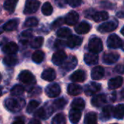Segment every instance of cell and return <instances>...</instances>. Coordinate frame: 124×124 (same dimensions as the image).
<instances>
[{"mask_svg": "<svg viewBox=\"0 0 124 124\" xmlns=\"http://www.w3.org/2000/svg\"><path fill=\"white\" fill-rule=\"evenodd\" d=\"M5 106L11 112H19L25 106V101L20 98H8L5 101Z\"/></svg>", "mask_w": 124, "mask_h": 124, "instance_id": "cell-1", "label": "cell"}, {"mask_svg": "<svg viewBox=\"0 0 124 124\" xmlns=\"http://www.w3.org/2000/svg\"><path fill=\"white\" fill-rule=\"evenodd\" d=\"M88 48L91 52L94 53L101 52L103 50V44L102 40L97 37L91 39L88 45Z\"/></svg>", "mask_w": 124, "mask_h": 124, "instance_id": "cell-2", "label": "cell"}, {"mask_svg": "<svg viewBox=\"0 0 124 124\" xmlns=\"http://www.w3.org/2000/svg\"><path fill=\"white\" fill-rule=\"evenodd\" d=\"M40 6V2L38 0H26L23 12L25 15L32 14L36 12Z\"/></svg>", "mask_w": 124, "mask_h": 124, "instance_id": "cell-3", "label": "cell"}, {"mask_svg": "<svg viewBox=\"0 0 124 124\" xmlns=\"http://www.w3.org/2000/svg\"><path fill=\"white\" fill-rule=\"evenodd\" d=\"M18 78L20 82L26 85H32L36 83V79L33 75L28 70L22 71L20 73Z\"/></svg>", "mask_w": 124, "mask_h": 124, "instance_id": "cell-4", "label": "cell"}, {"mask_svg": "<svg viewBox=\"0 0 124 124\" xmlns=\"http://www.w3.org/2000/svg\"><path fill=\"white\" fill-rule=\"evenodd\" d=\"M123 41L122 39L116 34H112L110 35L107 41V45L108 48H113V49H116L122 47L123 45Z\"/></svg>", "mask_w": 124, "mask_h": 124, "instance_id": "cell-5", "label": "cell"}, {"mask_svg": "<svg viewBox=\"0 0 124 124\" xmlns=\"http://www.w3.org/2000/svg\"><path fill=\"white\" fill-rule=\"evenodd\" d=\"M52 109H53L52 107H49V106L46 105V106L39 109L35 113L34 115L41 119H46L52 114V113L54 111V110H52Z\"/></svg>", "mask_w": 124, "mask_h": 124, "instance_id": "cell-6", "label": "cell"}, {"mask_svg": "<svg viewBox=\"0 0 124 124\" xmlns=\"http://www.w3.org/2000/svg\"><path fill=\"white\" fill-rule=\"evenodd\" d=\"M118 27V22L115 20L105 22L102 24H101L98 27V31L101 33H106V32H110L116 29Z\"/></svg>", "mask_w": 124, "mask_h": 124, "instance_id": "cell-7", "label": "cell"}, {"mask_svg": "<svg viewBox=\"0 0 124 124\" xmlns=\"http://www.w3.org/2000/svg\"><path fill=\"white\" fill-rule=\"evenodd\" d=\"M60 92H61L60 87L57 83L50 84L46 88V94L50 98H54V97L58 96L60 95Z\"/></svg>", "mask_w": 124, "mask_h": 124, "instance_id": "cell-8", "label": "cell"}, {"mask_svg": "<svg viewBox=\"0 0 124 124\" xmlns=\"http://www.w3.org/2000/svg\"><path fill=\"white\" fill-rule=\"evenodd\" d=\"M77 58L75 56H70L68 58H66V60L63 62V64H62V68L66 72H68L73 69L77 66Z\"/></svg>", "mask_w": 124, "mask_h": 124, "instance_id": "cell-9", "label": "cell"}, {"mask_svg": "<svg viewBox=\"0 0 124 124\" xmlns=\"http://www.w3.org/2000/svg\"><path fill=\"white\" fill-rule=\"evenodd\" d=\"M67 55L63 50H58L54 53L52 56V62L56 66H60L63 64V62L66 60Z\"/></svg>", "mask_w": 124, "mask_h": 124, "instance_id": "cell-10", "label": "cell"}, {"mask_svg": "<svg viewBox=\"0 0 124 124\" xmlns=\"http://www.w3.org/2000/svg\"><path fill=\"white\" fill-rule=\"evenodd\" d=\"M101 89V85L97 83H91L86 86L84 92L85 94L87 96H92L93 94H95L98 91H100Z\"/></svg>", "mask_w": 124, "mask_h": 124, "instance_id": "cell-11", "label": "cell"}, {"mask_svg": "<svg viewBox=\"0 0 124 124\" xmlns=\"http://www.w3.org/2000/svg\"><path fill=\"white\" fill-rule=\"evenodd\" d=\"M79 18L78 14L75 11H71L67 14L65 18V23L69 26H73L77 23Z\"/></svg>", "mask_w": 124, "mask_h": 124, "instance_id": "cell-12", "label": "cell"}, {"mask_svg": "<svg viewBox=\"0 0 124 124\" xmlns=\"http://www.w3.org/2000/svg\"><path fill=\"white\" fill-rule=\"evenodd\" d=\"M82 38L78 37V36H70L66 42L67 46L70 48H74L76 47H78L81 45L82 43Z\"/></svg>", "mask_w": 124, "mask_h": 124, "instance_id": "cell-13", "label": "cell"}, {"mask_svg": "<svg viewBox=\"0 0 124 124\" xmlns=\"http://www.w3.org/2000/svg\"><path fill=\"white\" fill-rule=\"evenodd\" d=\"M119 54L117 53H106L104 56H103V61L105 64H115L116 62L118 61V60L119 59Z\"/></svg>", "mask_w": 124, "mask_h": 124, "instance_id": "cell-14", "label": "cell"}, {"mask_svg": "<svg viewBox=\"0 0 124 124\" xmlns=\"http://www.w3.org/2000/svg\"><path fill=\"white\" fill-rule=\"evenodd\" d=\"M18 50V46L15 42H9L7 44H5L2 47V51L4 53L11 55L15 53Z\"/></svg>", "mask_w": 124, "mask_h": 124, "instance_id": "cell-15", "label": "cell"}, {"mask_svg": "<svg viewBox=\"0 0 124 124\" xmlns=\"http://www.w3.org/2000/svg\"><path fill=\"white\" fill-rule=\"evenodd\" d=\"M86 72L84 70H81V69H79V70H77V71L74 72L70 76V80L73 82L81 83V82H84L86 80Z\"/></svg>", "mask_w": 124, "mask_h": 124, "instance_id": "cell-16", "label": "cell"}, {"mask_svg": "<svg viewBox=\"0 0 124 124\" xmlns=\"http://www.w3.org/2000/svg\"><path fill=\"white\" fill-rule=\"evenodd\" d=\"M107 102V97L105 94H99L93 97L92 99V104L96 107H100Z\"/></svg>", "mask_w": 124, "mask_h": 124, "instance_id": "cell-17", "label": "cell"}, {"mask_svg": "<svg viewBox=\"0 0 124 124\" xmlns=\"http://www.w3.org/2000/svg\"><path fill=\"white\" fill-rule=\"evenodd\" d=\"M91 29V26L89 25V23L83 21L81 22L80 23L77 24V26L75 28V31L76 33L79 34H84L88 33Z\"/></svg>", "mask_w": 124, "mask_h": 124, "instance_id": "cell-18", "label": "cell"}, {"mask_svg": "<svg viewBox=\"0 0 124 124\" xmlns=\"http://www.w3.org/2000/svg\"><path fill=\"white\" fill-rule=\"evenodd\" d=\"M41 77L43 80L49 81V82L53 81L56 78V72L53 69L48 68L42 72Z\"/></svg>", "mask_w": 124, "mask_h": 124, "instance_id": "cell-19", "label": "cell"}, {"mask_svg": "<svg viewBox=\"0 0 124 124\" xmlns=\"http://www.w3.org/2000/svg\"><path fill=\"white\" fill-rule=\"evenodd\" d=\"M124 79L122 77L118 76L116 77L112 78L108 82V87L110 89H116L121 87L123 84Z\"/></svg>", "mask_w": 124, "mask_h": 124, "instance_id": "cell-20", "label": "cell"}, {"mask_svg": "<svg viewBox=\"0 0 124 124\" xmlns=\"http://www.w3.org/2000/svg\"><path fill=\"white\" fill-rule=\"evenodd\" d=\"M99 61V57L98 56L94 53H86L84 56V61L86 64L89 65H94L98 63Z\"/></svg>", "mask_w": 124, "mask_h": 124, "instance_id": "cell-21", "label": "cell"}, {"mask_svg": "<svg viewBox=\"0 0 124 124\" xmlns=\"http://www.w3.org/2000/svg\"><path fill=\"white\" fill-rule=\"evenodd\" d=\"M105 70L102 67H95L92 71V78L93 80H100L104 77Z\"/></svg>", "mask_w": 124, "mask_h": 124, "instance_id": "cell-22", "label": "cell"}, {"mask_svg": "<svg viewBox=\"0 0 124 124\" xmlns=\"http://www.w3.org/2000/svg\"><path fill=\"white\" fill-rule=\"evenodd\" d=\"M113 108L111 105H108L105 106L103 109L100 115V118L102 121H108L109 120L111 116H112V113H113Z\"/></svg>", "mask_w": 124, "mask_h": 124, "instance_id": "cell-23", "label": "cell"}, {"mask_svg": "<svg viewBox=\"0 0 124 124\" xmlns=\"http://www.w3.org/2000/svg\"><path fill=\"white\" fill-rule=\"evenodd\" d=\"M81 118V111L72 108V110L69 113V118L70 122L73 124H76L79 122Z\"/></svg>", "mask_w": 124, "mask_h": 124, "instance_id": "cell-24", "label": "cell"}, {"mask_svg": "<svg viewBox=\"0 0 124 124\" xmlns=\"http://www.w3.org/2000/svg\"><path fill=\"white\" fill-rule=\"evenodd\" d=\"M18 23H19V20L16 18L9 20L6 23H4V25L3 26V29L7 31H14L17 28Z\"/></svg>", "mask_w": 124, "mask_h": 124, "instance_id": "cell-25", "label": "cell"}, {"mask_svg": "<svg viewBox=\"0 0 124 124\" xmlns=\"http://www.w3.org/2000/svg\"><path fill=\"white\" fill-rule=\"evenodd\" d=\"M82 92V87L79 85L71 83L68 87V93L71 96H77L79 95Z\"/></svg>", "mask_w": 124, "mask_h": 124, "instance_id": "cell-26", "label": "cell"}, {"mask_svg": "<svg viewBox=\"0 0 124 124\" xmlns=\"http://www.w3.org/2000/svg\"><path fill=\"white\" fill-rule=\"evenodd\" d=\"M108 18H109V15L107 12L101 11V12H95L92 15V19H93L95 22H101L107 20Z\"/></svg>", "mask_w": 124, "mask_h": 124, "instance_id": "cell-27", "label": "cell"}, {"mask_svg": "<svg viewBox=\"0 0 124 124\" xmlns=\"http://www.w3.org/2000/svg\"><path fill=\"white\" fill-rule=\"evenodd\" d=\"M113 115L117 119H123L124 118V105L120 104L115 107Z\"/></svg>", "mask_w": 124, "mask_h": 124, "instance_id": "cell-28", "label": "cell"}, {"mask_svg": "<svg viewBox=\"0 0 124 124\" xmlns=\"http://www.w3.org/2000/svg\"><path fill=\"white\" fill-rule=\"evenodd\" d=\"M71 107L78 110H83L85 107V102L81 98H78L74 99L71 103Z\"/></svg>", "mask_w": 124, "mask_h": 124, "instance_id": "cell-29", "label": "cell"}, {"mask_svg": "<svg viewBox=\"0 0 124 124\" xmlns=\"http://www.w3.org/2000/svg\"><path fill=\"white\" fill-rule=\"evenodd\" d=\"M17 1L18 0H5L4 3V8L9 12H13Z\"/></svg>", "mask_w": 124, "mask_h": 124, "instance_id": "cell-30", "label": "cell"}, {"mask_svg": "<svg viewBox=\"0 0 124 124\" xmlns=\"http://www.w3.org/2000/svg\"><path fill=\"white\" fill-rule=\"evenodd\" d=\"M84 124H97V115L93 112L86 114L84 119Z\"/></svg>", "mask_w": 124, "mask_h": 124, "instance_id": "cell-31", "label": "cell"}, {"mask_svg": "<svg viewBox=\"0 0 124 124\" xmlns=\"http://www.w3.org/2000/svg\"><path fill=\"white\" fill-rule=\"evenodd\" d=\"M68 102L64 98H60V99H56L54 102H53V105H52V107L53 109H54L55 110H62V108H64L66 105H67Z\"/></svg>", "mask_w": 124, "mask_h": 124, "instance_id": "cell-32", "label": "cell"}, {"mask_svg": "<svg viewBox=\"0 0 124 124\" xmlns=\"http://www.w3.org/2000/svg\"><path fill=\"white\" fill-rule=\"evenodd\" d=\"M44 53L41 50H36L32 55V59L34 62L39 64L42 62L44 59Z\"/></svg>", "mask_w": 124, "mask_h": 124, "instance_id": "cell-33", "label": "cell"}, {"mask_svg": "<svg viewBox=\"0 0 124 124\" xmlns=\"http://www.w3.org/2000/svg\"><path fill=\"white\" fill-rule=\"evenodd\" d=\"M17 58L13 54L4 57L3 59V63L7 66H14L17 64Z\"/></svg>", "mask_w": 124, "mask_h": 124, "instance_id": "cell-34", "label": "cell"}, {"mask_svg": "<svg viewBox=\"0 0 124 124\" xmlns=\"http://www.w3.org/2000/svg\"><path fill=\"white\" fill-rule=\"evenodd\" d=\"M24 91L25 89L22 86L16 85L11 89L10 93H11V95L13 96H18L22 95L24 93Z\"/></svg>", "mask_w": 124, "mask_h": 124, "instance_id": "cell-35", "label": "cell"}, {"mask_svg": "<svg viewBox=\"0 0 124 124\" xmlns=\"http://www.w3.org/2000/svg\"><path fill=\"white\" fill-rule=\"evenodd\" d=\"M52 124H66V119L62 113L57 114L52 121Z\"/></svg>", "mask_w": 124, "mask_h": 124, "instance_id": "cell-36", "label": "cell"}, {"mask_svg": "<svg viewBox=\"0 0 124 124\" xmlns=\"http://www.w3.org/2000/svg\"><path fill=\"white\" fill-rule=\"evenodd\" d=\"M43 42H44V38L41 37H37L31 41L30 45H31V47L32 48L37 49V48H39L40 47L42 46Z\"/></svg>", "mask_w": 124, "mask_h": 124, "instance_id": "cell-37", "label": "cell"}, {"mask_svg": "<svg viewBox=\"0 0 124 124\" xmlns=\"http://www.w3.org/2000/svg\"><path fill=\"white\" fill-rule=\"evenodd\" d=\"M70 34H71L70 29L68 28H65V27L61 28V29H58V31H57V35L60 37H62V38L69 37Z\"/></svg>", "mask_w": 124, "mask_h": 124, "instance_id": "cell-38", "label": "cell"}, {"mask_svg": "<svg viewBox=\"0 0 124 124\" xmlns=\"http://www.w3.org/2000/svg\"><path fill=\"white\" fill-rule=\"evenodd\" d=\"M41 11L44 15H46V16L50 15L53 11L52 6L51 5V4L49 2H45L41 7Z\"/></svg>", "mask_w": 124, "mask_h": 124, "instance_id": "cell-39", "label": "cell"}, {"mask_svg": "<svg viewBox=\"0 0 124 124\" xmlns=\"http://www.w3.org/2000/svg\"><path fill=\"white\" fill-rule=\"evenodd\" d=\"M31 37H32V31L31 30H27V31H25L21 33L20 37V42L22 43L25 44Z\"/></svg>", "mask_w": 124, "mask_h": 124, "instance_id": "cell-40", "label": "cell"}, {"mask_svg": "<svg viewBox=\"0 0 124 124\" xmlns=\"http://www.w3.org/2000/svg\"><path fill=\"white\" fill-rule=\"evenodd\" d=\"M39 105V102H37V101H35V100H32L31 101L28 106H27V108H26V112L28 113H32Z\"/></svg>", "mask_w": 124, "mask_h": 124, "instance_id": "cell-41", "label": "cell"}, {"mask_svg": "<svg viewBox=\"0 0 124 124\" xmlns=\"http://www.w3.org/2000/svg\"><path fill=\"white\" fill-rule=\"evenodd\" d=\"M38 23H39V20L36 18H27L26 20L25 21L24 26L27 28L34 27L38 25Z\"/></svg>", "mask_w": 124, "mask_h": 124, "instance_id": "cell-42", "label": "cell"}, {"mask_svg": "<svg viewBox=\"0 0 124 124\" xmlns=\"http://www.w3.org/2000/svg\"><path fill=\"white\" fill-rule=\"evenodd\" d=\"M65 22V19H62V18H60L58 19H57L56 20H54L53 22V23L52 24V28L53 29H57L58 27H60L63 23Z\"/></svg>", "mask_w": 124, "mask_h": 124, "instance_id": "cell-43", "label": "cell"}, {"mask_svg": "<svg viewBox=\"0 0 124 124\" xmlns=\"http://www.w3.org/2000/svg\"><path fill=\"white\" fill-rule=\"evenodd\" d=\"M65 45H67V44H65L64 41L60 40V39H57L54 42V48L56 49H62L65 48Z\"/></svg>", "mask_w": 124, "mask_h": 124, "instance_id": "cell-44", "label": "cell"}, {"mask_svg": "<svg viewBox=\"0 0 124 124\" xmlns=\"http://www.w3.org/2000/svg\"><path fill=\"white\" fill-rule=\"evenodd\" d=\"M82 0H68V4L72 7H77L81 5Z\"/></svg>", "mask_w": 124, "mask_h": 124, "instance_id": "cell-45", "label": "cell"}, {"mask_svg": "<svg viewBox=\"0 0 124 124\" xmlns=\"http://www.w3.org/2000/svg\"><path fill=\"white\" fill-rule=\"evenodd\" d=\"M55 4L58 5L60 7H63L65 6L66 3H68V0H54Z\"/></svg>", "mask_w": 124, "mask_h": 124, "instance_id": "cell-46", "label": "cell"}, {"mask_svg": "<svg viewBox=\"0 0 124 124\" xmlns=\"http://www.w3.org/2000/svg\"><path fill=\"white\" fill-rule=\"evenodd\" d=\"M115 70L118 73L123 74V73H124V65H121V64L117 65L116 67L115 68Z\"/></svg>", "mask_w": 124, "mask_h": 124, "instance_id": "cell-47", "label": "cell"}, {"mask_svg": "<svg viewBox=\"0 0 124 124\" xmlns=\"http://www.w3.org/2000/svg\"><path fill=\"white\" fill-rule=\"evenodd\" d=\"M24 124V121H23V119H22V118H16V120L13 122V124Z\"/></svg>", "mask_w": 124, "mask_h": 124, "instance_id": "cell-48", "label": "cell"}, {"mask_svg": "<svg viewBox=\"0 0 124 124\" xmlns=\"http://www.w3.org/2000/svg\"><path fill=\"white\" fill-rule=\"evenodd\" d=\"M28 124H41V122L39 121V120H36V119H32L31 120V121L28 123Z\"/></svg>", "mask_w": 124, "mask_h": 124, "instance_id": "cell-49", "label": "cell"}, {"mask_svg": "<svg viewBox=\"0 0 124 124\" xmlns=\"http://www.w3.org/2000/svg\"><path fill=\"white\" fill-rule=\"evenodd\" d=\"M117 16L118 18H124V11H120L117 13Z\"/></svg>", "mask_w": 124, "mask_h": 124, "instance_id": "cell-50", "label": "cell"}, {"mask_svg": "<svg viewBox=\"0 0 124 124\" xmlns=\"http://www.w3.org/2000/svg\"><path fill=\"white\" fill-rule=\"evenodd\" d=\"M121 34L124 36V26L122 28V29H121Z\"/></svg>", "mask_w": 124, "mask_h": 124, "instance_id": "cell-51", "label": "cell"}, {"mask_svg": "<svg viewBox=\"0 0 124 124\" xmlns=\"http://www.w3.org/2000/svg\"><path fill=\"white\" fill-rule=\"evenodd\" d=\"M122 49H123V50L124 51V42H123V45H122Z\"/></svg>", "mask_w": 124, "mask_h": 124, "instance_id": "cell-52", "label": "cell"}, {"mask_svg": "<svg viewBox=\"0 0 124 124\" xmlns=\"http://www.w3.org/2000/svg\"></svg>", "mask_w": 124, "mask_h": 124, "instance_id": "cell-53", "label": "cell"}]
</instances>
